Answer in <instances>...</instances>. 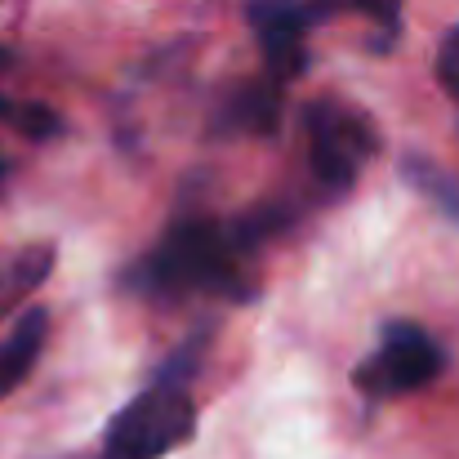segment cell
<instances>
[{
    "mask_svg": "<svg viewBox=\"0 0 459 459\" xmlns=\"http://www.w3.org/2000/svg\"><path fill=\"white\" fill-rule=\"evenodd\" d=\"M250 255L255 241L246 237L241 219L219 223L205 214L174 219L165 237L126 273V290L143 299H250Z\"/></svg>",
    "mask_w": 459,
    "mask_h": 459,
    "instance_id": "obj_1",
    "label": "cell"
},
{
    "mask_svg": "<svg viewBox=\"0 0 459 459\" xmlns=\"http://www.w3.org/2000/svg\"><path fill=\"white\" fill-rule=\"evenodd\" d=\"M205 330L187 343H178V352L169 361H160L152 384H143L139 397H130L121 406V415L108 424L103 437V455L108 459H165L174 446H183L196 433V402H192V375L201 366L205 352Z\"/></svg>",
    "mask_w": 459,
    "mask_h": 459,
    "instance_id": "obj_2",
    "label": "cell"
},
{
    "mask_svg": "<svg viewBox=\"0 0 459 459\" xmlns=\"http://www.w3.org/2000/svg\"><path fill=\"white\" fill-rule=\"evenodd\" d=\"M304 130H307V160H312V174L321 178L325 192L343 196L366 160L379 152V130L375 121L343 103V99H316L312 108L304 112Z\"/></svg>",
    "mask_w": 459,
    "mask_h": 459,
    "instance_id": "obj_3",
    "label": "cell"
},
{
    "mask_svg": "<svg viewBox=\"0 0 459 459\" xmlns=\"http://www.w3.org/2000/svg\"><path fill=\"white\" fill-rule=\"evenodd\" d=\"M446 366V352L442 343L415 325V321H393L379 339V348L352 370V384L366 393V397H406V393H420L429 388Z\"/></svg>",
    "mask_w": 459,
    "mask_h": 459,
    "instance_id": "obj_4",
    "label": "cell"
},
{
    "mask_svg": "<svg viewBox=\"0 0 459 459\" xmlns=\"http://www.w3.org/2000/svg\"><path fill=\"white\" fill-rule=\"evenodd\" d=\"M250 27L264 54V67L273 81H295L307 63V13L299 0H250Z\"/></svg>",
    "mask_w": 459,
    "mask_h": 459,
    "instance_id": "obj_5",
    "label": "cell"
},
{
    "mask_svg": "<svg viewBox=\"0 0 459 459\" xmlns=\"http://www.w3.org/2000/svg\"><path fill=\"white\" fill-rule=\"evenodd\" d=\"M281 81L264 76V81H246L223 99V112L214 117L219 130L228 134H273L281 126Z\"/></svg>",
    "mask_w": 459,
    "mask_h": 459,
    "instance_id": "obj_6",
    "label": "cell"
},
{
    "mask_svg": "<svg viewBox=\"0 0 459 459\" xmlns=\"http://www.w3.org/2000/svg\"><path fill=\"white\" fill-rule=\"evenodd\" d=\"M45 334H49V312H45V307L18 312V321H13L9 334L0 339V397H9V393L31 375V366L40 361Z\"/></svg>",
    "mask_w": 459,
    "mask_h": 459,
    "instance_id": "obj_7",
    "label": "cell"
},
{
    "mask_svg": "<svg viewBox=\"0 0 459 459\" xmlns=\"http://www.w3.org/2000/svg\"><path fill=\"white\" fill-rule=\"evenodd\" d=\"M54 273V246L49 241H31V246H18L9 259H0V321L22 307L40 286L45 277Z\"/></svg>",
    "mask_w": 459,
    "mask_h": 459,
    "instance_id": "obj_8",
    "label": "cell"
},
{
    "mask_svg": "<svg viewBox=\"0 0 459 459\" xmlns=\"http://www.w3.org/2000/svg\"><path fill=\"white\" fill-rule=\"evenodd\" d=\"M402 178L437 210V214H446L451 223H459V178L451 169H442L437 160H429V156H402Z\"/></svg>",
    "mask_w": 459,
    "mask_h": 459,
    "instance_id": "obj_9",
    "label": "cell"
},
{
    "mask_svg": "<svg viewBox=\"0 0 459 459\" xmlns=\"http://www.w3.org/2000/svg\"><path fill=\"white\" fill-rule=\"evenodd\" d=\"M0 121H9L27 139H58L63 134V117L54 108H45V103H9V99H0Z\"/></svg>",
    "mask_w": 459,
    "mask_h": 459,
    "instance_id": "obj_10",
    "label": "cell"
},
{
    "mask_svg": "<svg viewBox=\"0 0 459 459\" xmlns=\"http://www.w3.org/2000/svg\"><path fill=\"white\" fill-rule=\"evenodd\" d=\"M348 9H361L384 36H397L402 27V0H348Z\"/></svg>",
    "mask_w": 459,
    "mask_h": 459,
    "instance_id": "obj_11",
    "label": "cell"
},
{
    "mask_svg": "<svg viewBox=\"0 0 459 459\" xmlns=\"http://www.w3.org/2000/svg\"><path fill=\"white\" fill-rule=\"evenodd\" d=\"M437 81H442V90L459 103V27L442 40V49H437Z\"/></svg>",
    "mask_w": 459,
    "mask_h": 459,
    "instance_id": "obj_12",
    "label": "cell"
},
{
    "mask_svg": "<svg viewBox=\"0 0 459 459\" xmlns=\"http://www.w3.org/2000/svg\"><path fill=\"white\" fill-rule=\"evenodd\" d=\"M316 9L321 13H339V9H348V0H316Z\"/></svg>",
    "mask_w": 459,
    "mask_h": 459,
    "instance_id": "obj_13",
    "label": "cell"
},
{
    "mask_svg": "<svg viewBox=\"0 0 459 459\" xmlns=\"http://www.w3.org/2000/svg\"><path fill=\"white\" fill-rule=\"evenodd\" d=\"M4 67H9V54H4V49H0V72H4Z\"/></svg>",
    "mask_w": 459,
    "mask_h": 459,
    "instance_id": "obj_14",
    "label": "cell"
}]
</instances>
